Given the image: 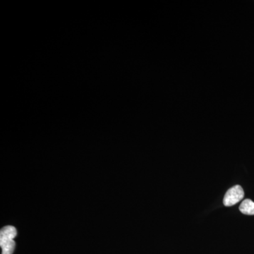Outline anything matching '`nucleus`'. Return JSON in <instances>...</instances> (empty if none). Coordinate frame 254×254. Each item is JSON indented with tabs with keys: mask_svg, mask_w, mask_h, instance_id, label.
Wrapping results in <instances>:
<instances>
[{
	"mask_svg": "<svg viewBox=\"0 0 254 254\" xmlns=\"http://www.w3.org/2000/svg\"><path fill=\"white\" fill-rule=\"evenodd\" d=\"M17 235L16 228L13 226L3 227L0 231V247L1 254H12L15 250L14 238Z\"/></svg>",
	"mask_w": 254,
	"mask_h": 254,
	"instance_id": "1",
	"label": "nucleus"
},
{
	"mask_svg": "<svg viewBox=\"0 0 254 254\" xmlns=\"http://www.w3.org/2000/svg\"><path fill=\"white\" fill-rule=\"evenodd\" d=\"M240 210L245 215H254V202L250 199L244 200L241 203Z\"/></svg>",
	"mask_w": 254,
	"mask_h": 254,
	"instance_id": "3",
	"label": "nucleus"
},
{
	"mask_svg": "<svg viewBox=\"0 0 254 254\" xmlns=\"http://www.w3.org/2000/svg\"><path fill=\"white\" fill-rule=\"evenodd\" d=\"M244 196L245 192L243 189L240 185H236L230 189L225 193L223 199L224 205L227 207L232 206L243 199Z\"/></svg>",
	"mask_w": 254,
	"mask_h": 254,
	"instance_id": "2",
	"label": "nucleus"
}]
</instances>
